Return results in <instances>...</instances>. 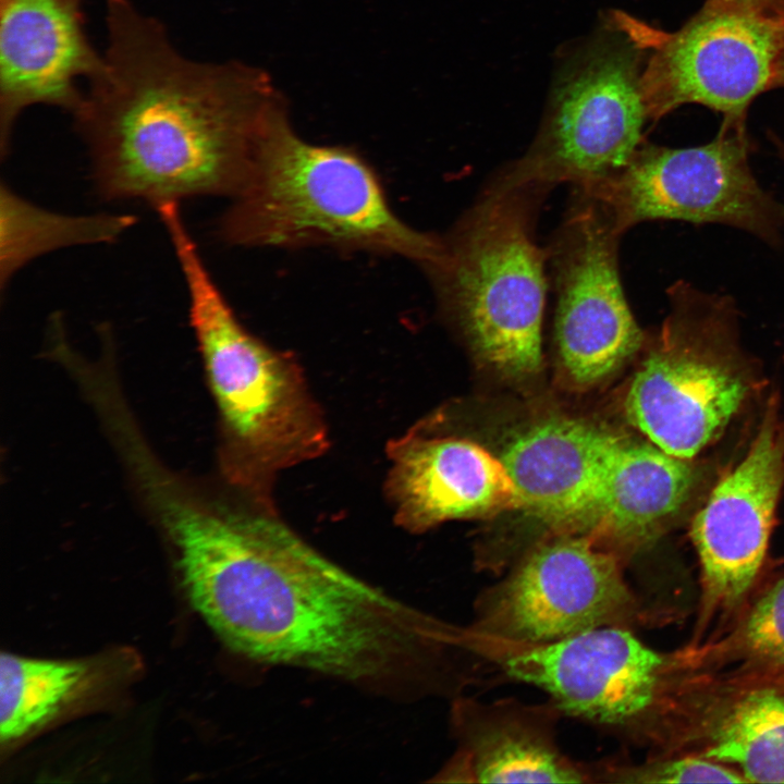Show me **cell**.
Wrapping results in <instances>:
<instances>
[{"label":"cell","mask_w":784,"mask_h":784,"mask_svg":"<svg viewBox=\"0 0 784 784\" xmlns=\"http://www.w3.org/2000/svg\"><path fill=\"white\" fill-rule=\"evenodd\" d=\"M164 523L188 600L234 652L395 702L469 686L460 625L363 580L274 516L174 500Z\"/></svg>","instance_id":"obj_1"},{"label":"cell","mask_w":784,"mask_h":784,"mask_svg":"<svg viewBox=\"0 0 784 784\" xmlns=\"http://www.w3.org/2000/svg\"><path fill=\"white\" fill-rule=\"evenodd\" d=\"M103 68L74 111L106 200L152 208L199 196L232 198L284 97L262 70L182 54L166 26L132 0H105Z\"/></svg>","instance_id":"obj_2"},{"label":"cell","mask_w":784,"mask_h":784,"mask_svg":"<svg viewBox=\"0 0 784 784\" xmlns=\"http://www.w3.org/2000/svg\"><path fill=\"white\" fill-rule=\"evenodd\" d=\"M219 237L243 247L395 255L424 268L442 238L419 232L391 208L378 175L355 150L310 144L289 112L266 135L240 191L218 223Z\"/></svg>","instance_id":"obj_3"},{"label":"cell","mask_w":784,"mask_h":784,"mask_svg":"<svg viewBox=\"0 0 784 784\" xmlns=\"http://www.w3.org/2000/svg\"><path fill=\"white\" fill-rule=\"evenodd\" d=\"M164 229L184 277L189 322L224 425L235 479L257 491L329 445L320 409L292 357L249 333L208 271L183 216Z\"/></svg>","instance_id":"obj_4"},{"label":"cell","mask_w":784,"mask_h":784,"mask_svg":"<svg viewBox=\"0 0 784 784\" xmlns=\"http://www.w3.org/2000/svg\"><path fill=\"white\" fill-rule=\"evenodd\" d=\"M548 191L501 174L425 267L438 304L475 357L515 379L542 366L548 254L535 240L534 221Z\"/></svg>","instance_id":"obj_5"},{"label":"cell","mask_w":784,"mask_h":784,"mask_svg":"<svg viewBox=\"0 0 784 784\" xmlns=\"http://www.w3.org/2000/svg\"><path fill=\"white\" fill-rule=\"evenodd\" d=\"M640 21L622 10L603 13L556 64L539 131L503 175L550 189L591 188L622 170L649 121L641 94L648 49Z\"/></svg>","instance_id":"obj_6"},{"label":"cell","mask_w":784,"mask_h":784,"mask_svg":"<svg viewBox=\"0 0 784 784\" xmlns=\"http://www.w3.org/2000/svg\"><path fill=\"white\" fill-rule=\"evenodd\" d=\"M671 311L627 389V420L650 442L683 460L708 445L750 389L734 343L727 296L688 283L669 290Z\"/></svg>","instance_id":"obj_7"},{"label":"cell","mask_w":784,"mask_h":784,"mask_svg":"<svg viewBox=\"0 0 784 784\" xmlns=\"http://www.w3.org/2000/svg\"><path fill=\"white\" fill-rule=\"evenodd\" d=\"M637 593L613 552L581 534H558L530 547L474 602L466 627L504 641L552 642L642 617Z\"/></svg>","instance_id":"obj_8"},{"label":"cell","mask_w":784,"mask_h":784,"mask_svg":"<svg viewBox=\"0 0 784 784\" xmlns=\"http://www.w3.org/2000/svg\"><path fill=\"white\" fill-rule=\"evenodd\" d=\"M748 152L744 123L724 122L714 140L702 146L642 143L616 174L579 191L601 201L622 233L641 221L669 219L723 223L777 244L784 205L760 187Z\"/></svg>","instance_id":"obj_9"},{"label":"cell","mask_w":784,"mask_h":784,"mask_svg":"<svg viewBox=\"0 0 784 784\" xmlns=\"http://www.w3.org/2000/svg\"><path fill=\"white\" fill-rule=\"evenodd\" d=\"M648 49L640 85L650 121L698 103L745 123L751 101L773 88L784 19L720 0L673 33L642 24Z\"/></svg>","instance_id":"obj_10"},{"label":"cell","mask_w":784,"mask_h":784,"mask_svg":"<svg viewBox=\"0 0 784 784\" xmlns=\"http://www.w3.org/2000/svg\"><path fill=\"white\" fill-rule=\"evenodd\" d=\"M622 234L605 206L577 189L548 252L555 283L558 359L567 379L581 389L615 373L645 343L621 283Z\"/></svg>","instance_id":"obj_11"},{"label":"cell","mask_w":784,"mask_h":784,"mask_svg":"<svg viewBox=\"0 0 784 784\" xmlns=\"http://www.w3.org/2000/svg\"><path fill=\"white\" fill-rule=\"evenodd\" d=\"M784 483V421L768 408L744 458L720 479L691 523L707 600L731 607L762 565Z\"/></svg>","instance_id":"obj_12"},{"label":"cell","mask_w":784,"mask_h":784,"mask_svg":"<svg viewBox=\"0 0 784 784\" xmlns=\"http://www.w3.org/2000/svg\"><path fill=\"white\" fill-rule=\"evenodd\" d=\"M90 42L83 0H0V148L10 149L24 110L50 106L70 113L103 68Z\"/></svg>","instance_id":"obj_13"},{"label":"cell","mask_w":784,"mask_h":784,"mask_svg":"<svg viewBox=\"0 0 784 784\" xmlns=\"http://www.w3.org/2000/svg\"><path fill=\"white\" fill-rule=\"evenodd\" d=\"M388 455L385 492L396 523L408 531L522 509L501 460L470 440L416 427L393 440Z\"/></svg>","instance_id":"obj_14"},{"label":"cell","mask_w":784,"mask_h":784,"mask_svg":"<svg viewBox=\"0 0 784 784\" xmlns=\"http://www.w3.org/2000/svg\"><path fill=\"white\" fill-rule=\"evenodd\" d=\"M552 701L515 698L486 702L461 695L451 700L456 751L437 782L593 783L589 763L567 756L558 742L563 716Z\"/></svg>","instance_id":"obj_15"},{"label":"cell","mask_w":784,"mask_h":784,"mask_svg":"<svg viewBox=\"0 0 784 784\" xmlns=\"http://www.w3.org/2000/svg\"><path fill=\"white\" fill-rule=\"evenodd\" d=\"M592 422L555 417L516 433L500 456L522 509L558 534H575L621 440Z\"/></svg>","instance_id":"obj_16"},{"label":"cell","mask_w":784,"mask_h":784,"mask_svg":"<svg viewBox=\"0 0 784 784\" xmlns=\"http://www.w3.org/2000/svg\"><path fill=\"white\" fill-rule=\"evenodd\" d=\"M697 481L688 460L622 437L575 534L591 537L625 566L683 510Z\"/></svg>","instance_id":"obj_17"},{"label":"cell","mask_w":784,"mask_h":784,"mask_svg":"<svg viewBox=\"0 0 784 784\" xmlns=\"http://www.w3.org/2000/svg\"><path fill=\"white\" fill-rule=\"evenodd\" d=\"M137 222L125 213L74 216L42 208L0 186V284L33 259L78 245L110 244Z\"/></svg>","instance_id":"obj_18"},{"label":"cell","mask_w":784,"mask_h":784,"mask_svg":"<svg viewBox=\"0 0 784 784\" xmlns=\"http://www.w3.org/2000/svg\"><path fill=\"white\" fill-rule=\"evenodd\" d=\"M89 663L41 660L2 652L0 739L11 743L53 719L86 686Z\"/></svg>","instance_id":"obj_19"},{"label":"cell","mask_w":784,"mask_h":784,"mask_svg":"<svg viewBox=\"0 0 784 784\" xmlns=\"http://www.w3.org/2000/svg\"><path fill=\"white\" fill-rule=\"evenodd\" d=\"M706 756L738 767L747 783H784V695L761 689L736 701Z\"/></svg>","instance_id":"obj_20"},{"label":"cell","mask_w":784,"mask_h":784,"mask_svg":"<svg viewBox=\"0 0 784 784\" xmlns=\"http://www.w3.org/2000/svg\"><path fill=\"white\" fill-rule=\"evenodd\" d=\"M593 783H747L712 759L678 758L634 764L616 757L589 763Z\"/></svg>","instance_id":"obj_21"},{"label":"cell","mask_w":784,"mask_h":784,"mask_svg":"<svg viewBox=\"0 0 784 784\" xmlns=\"http://www.w3.org/2000/svg\"><path fill=\"white\" fill-rule=\"evenodd\" d=\"M740 638L749 657L767 664H784V579L752 607Z\"/></svg>","instance_id":"obj_22"},{"label":"cell","mask_w":784,"mask_h":784,"mask_svg":"<svg viewBox=\"0 0 784 784\" xmlns=\"http://www.w3.org/2000/svg\"><path fill=\"white\" fill-rule=\"evenodd\" d=\"M754 10L770 16L784 19V0H720Z\"/></svg>","instance_id":"obj_23"},{"label":"cell","mask_w":784,"mask_h":784,"mask_svg":"<svg viewBox=\"0 0 784 784\" xmlns=\"http://www.w3.org/2000/svg\"><path fill=\"white\" fill-rule=\"evenodd\" d=\"M775 87H784V51L779 61L774 82H773V88H775Z\"/></svg>","instance_id":"obj_24"},{"label":"cell","mask_w":784,"mask_h":784,"mask_svg":"<svg viewBox=\"0 0 784 784\" xmlns=\"http://www.w3.org/2000/svg\"><path fill=\"white\" fill-rule=\"evenodd\" d=\"M781 157L784 159V144L776 140Z\"/></svg>","instance_id":"obj_25"}]
</instances>
